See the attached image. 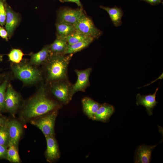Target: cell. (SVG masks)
Listing matches in <instances>:
<instances>
[{"mask_svg": "<svg viewBox=\"0 0 163 163\" xmlns=\"http://www.w3.org/2000/svg\"><path fill=\"white\" fill-rule=\"evenodd\" d=\"M57 107V104L46 96L45 88L42 87L37 93L29 102L24 114L30 118L44 114Z\"/></svg>", "mask_w": 163, "mask_h": 163, "instance_id": "obj_1", "label": "cell"}, {"mask_svg": "<svg viewBox=\"0 0 163 163\" xmlns=\"http://www.w3.org/2000/svg\"><path fill=\"white\" fill-rule=\"evenodd\" d=\"M51 54L46 62L48 80L54 81L64 79L67 77V68L72 54Z\"/></svg>", "mask_w": 163, "mask_h": 163, "instance_id": "obj_2", "label": "cell"}, {"mask_svg": "<svg viewBox=\"0 0 163 163\" xmlns=\"http://www.w3.org/2000/svg\"><path fill=\"white\" fill-rule=\"evenodd\" d=\"M11 69L15 77L26 84L35 83L41 77L40 71L30 63L21 61L18 63H13Z\"/></svg>", "mask_w": 163, "mask_h": 163, "instance_id": "obj_3", "label": "cell"}, {"mask_svg": "<svg viewBox=\"0 0 163 163\" xmlns=\"http://www.w3.org/2000/svg\"><path fill=\"white\" fill-rule=\"evenodd\" d=\"M74 26L77 32L94 39L98 38L102 34L92 20L84 13Z\"/></svg>", "mask_w": 163, "mask_h": 163, "instance_id": "obj_4", "label": "cell"}, {"mask_svg": "<svg viewBox=\"0 0 163 163\" xmlns=\"http://www.w3.org/2000/svg\"><path fill=\"white\" fill-rule=\"evenodd\" d=\"M57 115L56 111H54L39 120L31 121V123L40 129L45 136H53L54 126Z\"/></svg>", "mask_w": 163, "mask_h": 163, "instance_id": "obj_5", "label": "cell"}, {"mask_svg": "<svg viewBox=\"0 0 163 163\" xmlns=\"http://www.w3.org/2000/svg\"><path fill=\"white\" fill-rule=\"evenodd\" d=\"M50 91L58 99L64 103H67L72 97V88L65 82H59L52 85Z\"/></svg>", "mask_w": 163, "mask_h": 163, "instance_id": "obj_6", "label": "cell"}, {"mask_svg": "<svg viewBox=\"0 0 163 163\" xmlns=\"http://www.w3.org/2000/svg\"><path fill=\"white\" fill-rule=\"evenodd\" d=\"M82 8L78 9L66 8L60 10L57 16V22L74 25L83 13Z\"/></svg>", "mask_w": 163, "mask_h": 163, "instance_id": "obj_7", "label": "cell"}, {"mask_svg": "<svg viewBox=\"0 0 163 163\" xmlns=\"http://www.w3.org/2000/svg\"><path fill=\"white\" fill-rule=\"evenodd\" d=\"M20 100L19 95L14 90L11 85L8 84L5 93V109L10 113H13L18 107Z\"/></svg>", "mask_w": 163, "mask_h": 163, "instance_id": "obj_8", "label": "cell"}, {"mask_svg": "<svg viewBox=\"0 0 163 163\" xmlns=\"http://www.w3.org/2000/svg\"><path fill=\"white\" fill-rule=\"evenodd\" d=\"M5 6L6 12L5 29L7 32L8 37L10 38L19 23L20 18L18 14L13 11L6 3H5Z\"/></svg>", "mask_w": 163, "mask_h": 163, "instance_id": "obj_9", "label": "cell"}, {"mask_svg": "<svg viewBox=\"0 0 163 163\" xmlns=\"http://www.w3.org/2000/svg\"><path fill=\"white\" fill-rule=\"evenodd\" d=\"M91 71V68L82 70L77 69L75 70L77 76V79L72 88V96L78 91H84L89 85V78Z\"/></svg>", "mask_w": 163, "mask_h": 163, "instance_id": "obj_10", "label": "cell"}, {"mask_svg": "<svg viewBox=\"0 0 163 163\" xmlns=\"http://www.w3.org/2000/svg\"><path fill=\"white\" fill-rule=\"evenodd\" d=\"M8 134L9 143L17 146L22 133V127L20 123L15 120L6 123Z\"/></svg>", "mask_w": 163, "mask_h": 163, "instance_id": "obj_11", "label": "cell"}, {"mask_svg": "<svg viewBox=\"0 0 163 163\" xmlns=\"http://www.w3.org/2000/svg\"><path fill=\"white\" fill-rule=\"evenodd\" d=\"M158 89V88H157L154 93L152 94L145 95L138 94L136 96L137 105H142L145 107L149 115L152 114V110L158 103L155 98Z\"/></svg>", "mask_w": 163, "mask_h": 163, "instance_id": "obj_12", "label": "cell"}, {"mask_svg": "<svg viewBox=\"0 0 163 163\" xmlns=\"http://www.w3.org/2000/svg\"><path fill=\"white\" fill-rule=\"evenodd\" d=\"M157 145L153 146L141 145L137 149L135 155L136 163H149L150 162L152 153Z\"/></svg>", "mask_w": 163, "mask_h": 163, "instance_id": "obj_13", "label": "cell"}, {"mask_svg": "<svg viewBox=\"0 0 163 163\" xmlns=\"http://www.w3.org/2000/svg\"><path fill=\"white\" fill-rule=\"evenodd\" d=\"M51 55L49 45H46L38 52L31 54L30 63L37 66L46 63Z\"/></svg>", "mask_w": 163, "mask_h": 163, "instance_id": "obj_14", "label": "cell"}, {"mask_svg": "<svg viewBox=\"0 0 163 163\" xmlns=\"http://www.w3.org/2000/svg\"><path fill=\"white\" fill-rule=\"evenodd\" d=\"M45 137L47 144L46 155L47 159L51 161L57 159L59 157V153L56 140L53 136Z\"/></svg>", "mask_w": 163, "mask_h": 163, "instance_id": "obj_15", "label": "cell"}, {"mask_svg": "<svg viewBox=\"0 0 163 163\" xmlns=\"http://www.w3.org/2000/svg\"><path fill=\"white\" fill-rule=\"evenodd\" d=\"M100 8L105 10L108 13L114 25L118 27L122 24V18L123 15V12L120 8L115 6L110 8L100 6Z\"/></svg>", "mask_w": 163, "mask_h": 163, "instance_id": "obj_16", "label": "cell"}, {"mask_svg": "<svg viewBox=\"0 0 163 163\" xmlns=\"http://www.w3.org/2000/svg\"><path fill=\"white\" fill-rule=\"evenodd\" d=\"M114 111L113 107L111 105L104 104L100 105L95 114L94 120L106 121L109 119Z\"/></svg>", "mask_w": 163, "mask_h": 163, "instance_id": "obj_17", "label": "cell"}, {"mask_svg": "<svg viewBox=\"0 0 163 163\" xmlns=\"http://www.w3.org/2000/svg\"><path fill=\"white\" fill-rule=\"evenodd\" d=\"M82 103L84 112L90 118L94 120L95 114L100 106L99 104L88 97L84 98Z\"/></svg>", "mask_w": 163, "mask_h": 163, "instance_id": "obj_18", "label": "cell"}, {"mask_svg": "<svg viewBox=\"0 0 163 163\" xmlns=\"http://www.w3.org/2000/svg\"><path fill=\"white\" fill-rule=\"evenodd\" d=\"M68 43L66 38L56 36L54 42L49 45L51 54H64Z\"/></svg>", "mask_w": 163, "mask_h": 163, "instance_id": "obj_19", "label": "cell"}, {"mask_svg": "<svg viewBox=\"0 0 163 163\" xmlns=\"http://www.w3.org/2000/svg\"><path fill=\"white\" fill-rule=\"evenodd\" d=\"M94 39L92 37H89L84 40L73 44H68L64 54H73L81 50L89 45Z\"/></svg>", "mask_w": 163, "mask_h": 163, "instance_id": "obj_20", "label": "cell"}, {"mask_svg": "<svg viewBox=\"0 0 163 163\" xmlns=\"http://www.w3.org/2000/svg\"><path fill=\"white\" fill-rule=\"evenodd\" d=\"M56 36L66 38L76 31L74 26L66 23L57 22L56 25Z\"/></svg>", "mask_w": 163, "mask_h": 163, "instance_id": "obj_21", "label": "cell"}, {"mask_svg": "<svg viewBox=\"0 0 163 163\" xmlns=\"http://www.w3.org/2000/svg\"><path fill=\"white\" fill-rule=\"evenodd\" d=\"M8 84V79L7 77H4L0 80V113L5 109V93Z\"/></svg>", "mask_w": 163, "mask_h": 163, "instance_id": "obj_22", "label": "cell"}, {"mask_svg": "<svg viewBox=\"0 0 163 163\" xmlns=\"http://www.w3.org/2000/svg\"><path fill=\"white\" fill-rule=\"evenodd\" d=\"M7 159L10 161L14 163H19L20 157L17 149V146L9 143L8 146Z\"/></svg>", "mask_w": 163, "mask_h": 163, "instance_id": "obj_23", "label": "cell"}, {"mask_svg": "<svg viewBox=\"0 0 163 163\" xmlns=\"http://www.w3.org/2000/svg\"><path fill=\"white\" fill-rule=\"evenodd\" d=\"M24 54L20 49H12L8 54L9 60L13 63H18L22 60Z\"/></svg>", "mask_w": 163, "mask_h": 163, "instance_id": "obj_24", "label": "cell"}, {"mask_svg": "<svg viewBox=\"0 0 163 163\" xmlns=\"http://www.w3.org/2000/svg\"><path fill=\"white\" fill-rule=\"evenodd\" d=\"M89 37L75 31L66 38L68 44H73L88 39Z\"/></svg>", "mask_w": 163, "mask_h": 163, "instance_id": "obj_25", "label": "cell"}, {"mask_svg": "<svg viewBox=\"0 0 163 163\" xmlns=\"http://www.w3.org/2000/svg\"><path fill=\"white\" fill-rule=\"evenodd\" d=\"M9 143L8 134L6 123L0 126V145L8 146Z\"/></svg>", "mask_w": 163, "mask_h": 163, "instance_id": "obj_26", "label": "cell"}, {"mask_svg": "<svg viewBox=\"0 0 163 163\" xmlns=\"http://www.w3.org/2000/svg\"><path fill=\"white\" fill-rule=\"evenodd\" d=\"M6 16L5 3L2 0H0V25L2 26L5 24Z\"/></svg>", "mask_w": 163, "mask_h": 163, "instance_id": "obj_27", "label": "cell"}, {"mask_svg": "<svg viewBox=\"0 0 163 163\" xmlns=\"http://www.w3.org/2000/svg\"><path fill=\"white\" fill-rule=\"evenodd\" d=\"M7 146L0 145V158H7Z\"/></svg>", "mask_w": 163, "mask_h": 163, "instance_id": "obj_28", "label": "cell"}, {"mask_svg": "<svg viewBox=\"0 0 163 163\" xmlns=\"http://www.w3.org/2000/svg\"><path fill=\"white\" fill-rule=\"evenodd\" d=\"M2 27L0 25V37L6 41H8V37L7 32L6 29Z\"/></svg>", "mask_w": 163, "mask_h": 163, "instance_id": "obj_29", "label": "cell"}, {"mask_svg": "<svg viewBox=\"0 0 163 163\" xmlns=\"http://www.w3.org/2000/svg\"><path fill=\"white\" fill-rule=\"evenodd\" d=\"M62 2H72L75 3L80 8H82V5L80 0H59Z\"/></svg>", "mask_w": 163, "mask_h": 163, "instance_id": "obj_30", "label": "cell"}, {"mask_svg": "<svg viewBox=\"0 0 163 163\" xmlns=\"http://www.w3.org/2000/svg\"><path fill=\"white\" fill-rule=\"evenodd\" d=\"M152 5L159 4L161 2L162 0H142Z\"/></svg>", "mask_w": 163, "mask_h": 163, "instance_id": "obj_31", "label": "cell"}, {"mask_svg": "<svg viewBox=\"0 0 163 163\" xmlns=\"http://www.w3.org/2000/svg\"><path fill=\"white\" fill-rule=\"evenodd\" d=\"M163 73L160 75V76H159L157 79H156L154 81L150 83L148 85H145L144 86H146L149 85L151 84L152 83H153V82H155V81L158 80V79H162L163 78Z\"/></svg>", "mask_w": 163, "mask_h": 163, "instance_id": "obj_32", "label": "cell"}, {"mask_svg": "<svg viewBox=\"0 0 163 163\" xmlns=\"http://www.w3.org/2000/svg\"><path fill=\"white\" fill-rule=\"evenodd\" d=\"M6 123L4 120L2 118H0V126Z\"/></svg>", "mask_w": 163, "mask_h": 163, "instance_id": "obj_33", "label": "cell"}, {"mask_svg": "<svg viewBox=\"0 0 163 163\" xmlns=\"http://www.w3.org/2000/svg\"><path fill=\"white\" fill-rule=\"evenodd\" d=\"M2 60V55L0 56V62Z\"/></svg>", "mask_w": 163, "mask_h": 163, "instance_id": "obj_34", "label": "cell"}, {"mask_svg": "<svg viewBox=\"0 0 163 163\" xmlns=\"http://www.w3.org/2000/svg\"><path fill=\"white\" fill-rule=\"evenodd\" d=\"M2 0L4 2V3H6V0Z\"/></svg>", "mask_w": 163, "mask_h": 163, "instance_id": "obj_35", "label": "cell"}, {"mask_svg": "<svg viewBox=\"0 0 163 163\" xmlns=\"http://www.w3.org/2000/svg\"><path fill=\"white\" fill-rule=\"evenodd\" d=\"M1 55V54H0V56L1 55Z\"/></svg>", "mask_w": 163, "mask_h": 163, "instance_id": "obj_36", "label": "cell"}]
</instances>
